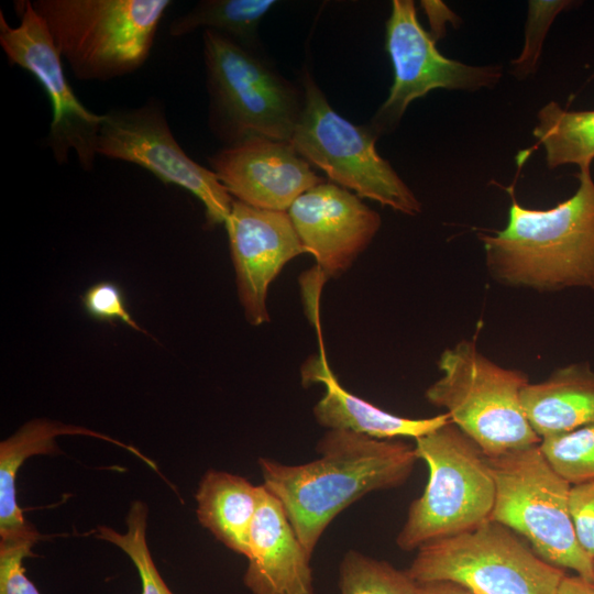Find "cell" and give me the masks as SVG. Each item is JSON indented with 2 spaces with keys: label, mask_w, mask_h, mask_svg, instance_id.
Here are the masks:
<instances>
[{
  "label": "cell",
  "mask_w": 594,
  "mask_h": 594,
  "mask_svg": "<svg viewBox=\"0 0 594 594\" xmlns=\"http://www.w3.org/2000/svg\"><path fill=\"white\" fill-rule=\"evenodd\" d=\"M316 451L319 458L298 465L258 459L263 485L311 556L338 514L371 492L404 484L418 460L406 442L349 430H328Z\"/></svg>",
  "instance_id": "1"
},
{
  "label": "cell",
  "mask_w": 594,
  "mask_h": 594,
  "mask_svg": "<svg viewBox=\"0 0 594 594\" xmlns=\"http://www.w3.org/2000/svg\"><path fill=\"white\" fill-rule=\"evenodd\" d=\"M576 177V191L544 210L521 206L514 188H506L510 206L505 228L479 235L495 279L540 292L594 290V180L590 168Z\"/></svg>",
  "instance_id": "2"
},
{
  "label": "cell",
  "mask_w": 594,
  "mask_h": 594,
  "mask_svg": "<svg viewBox=\"0 0 594 594\" xmlns=\"http://www.w3.org/2000/svg\"><path fill=\"white\" fill-rule=\"evenodd\" d=\"M208 123L224 146L252 136L290 141L300 119L304 88L282 76L256 51L204 30Z\"/></svg>",
  "instance_id": "3"
},
{
  "label": "cell",
  "mask_w": 594,
  "mask_h": 594,
  "mask_svg": "<svg viewBox=\"0 0 594 594\" xmlns=\"http://www.w3.org/2000/svg\"><path fill=\"white\" fill-rule=\"evenodd\" d=\"M63 62L79 80L106 81L147 61L169 0H35Z\"/></svg>",
  "instance_id": "4"
},
{
  "label": "cell",
  "mask_w": 594,
  "mask_h": 594,
  "mask_svg": "<svg viewBox=\"0 0 594 594\" xmlns=\"http://www.w3.org/2000/svg\"><path fill=\"white\" fill-rule=\"evenodd\" d=\"M415 441L429 479L396 538L405 551L476 529L491 520L495 503L488 458L454 424L449 421Z\"/></svg>",
  "instance_id": "5"
},
{
  "label": "cell",
  "mask_w": 594,
  "mask_h": 594,
  "mask_svg": "<svg viewBox=\"0 0 594 594\" xmlns=\"http://www.w3.org/2000/svg\"><path fill=\"white\" fill-rule=\"evenodd\" d=\"M438 367L442 376L427 388V400L444 408L451 422L486 457L540 443L520 403V392L529 383L526 373L497 365L479 351L475 340L446 349Z\"/></svg>",
  "instance_id": "6"
},
{
  "label": "cell",
  "mask_w": 594,
  "mask_h": 594,
  "mask_svg": "<svg viewBox=\"0 0 594 594\" xmlns=\"http://www.w3.org/2000/svg\"><path fill=\"white\" fill-rule=\"evenodd\" d=\"M488 462L495 482L491 520L522 536L548 563L594 581V560L581 548L570 513L571 484L552 469L539 444Z\"/></svg>",
  "instance_id": "7"
},
{
  "label": "cell",
  "mask_w": 594,
  "mask_h": 594,
  "mask_svg": "<svg viewBox=\"0 0 594 594\" xmlns=\"http://www.w3.org/2000/svg\"><path fill=\"white\" fill-rule=\"evenodd\" d=\"M406 572L417 584L449 581L473 594H557L566 574L494 520L422 546Z\"/></svg>",
  "instance_id": "8"
},
{
  "label": "cell",
  "mask_w": 594,
  "mask_h": 594,
  "mask_svg": "<svg viewBox=\"0 0 594 594\" xmlns=\"http://www.w3.org/2000/svg\"><path fill=\"white\" fill-rule=\"evenodd\" d=\"M305 105L290 143L311 166L331 183L408 216L421 204L391 164L376 151L377 135L356 125L328 102L309 72L302 75Z\"/></svg>",
  "instance_id": "9"
},
{
  "label": "cell",
  "mask_w": 594,
  "mask_h": 594,
  "mask_svg": "<svg viewBox=\"0 0 594 594\" xmlns=\"http://www.w3.org/2000/svg\"><path fill=\"white\" fill-rule=\"evenodd\" d=\"M97 155L139 165L165 184L177 185L204 205L208 227L224 223L233 198L213 170L195 162L176 141L162 102L102 113Z\"/></svg>",
  "instance_id": "10"
},
{
  "label": "cell",
  "mask_w": 594,
  "mask_h": 594,
  "mask_svg": "<svg viewBox=\"0 0 594 594\" xmlns=\"http://www.w3.org/2000/svg\"><path fill=\"white\" fill-rule=\"evenodd\" d=\"M19 23L11 26L0 11V45L11 65L33 75L53 110L46 145L58 164L74 152L80 167L91 170L102 114L87 109L76 97L64 72L63 58L32 1H14Z\"/></svg>",
  "instance_id": "11"
},
{
  "label": "cell",
  "mask_w": 594,
  "mask_h": 594,
  "mask_svg": "<svg viewBox=\"0 0 594 594\" xmlns=\"http://www.w3.org/2000/svg\"><path fill=\"white\" fill-rule=\"evenodd\" d=\"M385 46L394 80L370 125L377 136L392 131L409 103L433 89L476 91L494 87L503 76L501 65L472 66L443 56L419 23L411 0L392 2Z\"/></svg>",
  "instance_id": "12"
},
{
  "label": "cell",
  "mask_w": 594,
  "mask_h": 594,
  "mask_svg": "<svg viewBox=\"0 0 594 594\" xmlns=\"http://www.w3.org/2000/svg\"><path fill=\"white\" fill-rule=\"evenodd\" d=\"M287 212L322 278L346 271L381 227L380 215L359 196L329 182L305 191Z\"/></svg>",
  "instance_id": "13"
},
{
  "label": "cell",
  "mask_w": 594,
  "mask_h": 594,
  "mask_svg": "<svg viewBox=\"0 0 594 594\" xmlns=\"http://www.w3.org/2000/svg\"><path fill=\"white\" fill-rule=\"evenodd\" d=\"M209 164L232 198L265 210L288 211L300 195L324 182L289 141L263 136L223 146Z\"/></svg>",
  "instance_id": "14"
},
{
  "label": "cell",
  "mask_w": 594,
  "mask_h": 594,
  "mask_svg": "<svg viewBox=\"0 0 594 594\" xmlns=\"http://www.w3.org/2000/svg\"><path fill=\"white\" fill-rule=\"evenodd\" d=\"M224 226L245 317L252 326L268 322L271 283L285 264L306 251L287 211L260 209L233 198Z\"/></svg>",
  "instance_id": "15"
},
{
  "label": "cell",
  "mask_w": 594,
  "mask_h": 594,
  "mask_svg": "<svg viewBox=\"0 0 594 594\" xmlns=\"http://www.w3.org/2000/svg\"><path fill=\"white\" fill-rule=\"evenodd\" d=\"M310 559L283 505L263 485L251 527L244 585L253 594H314Z\"/></svg>",
  "instance_id": "16"
},
{
  "label": "cell",
  "mask_w": 594,
  "mask_h": 594,
  "mask_svg": "<svg viewBox=\"0 0 594 594\" xmlns=\"http://www.w3.org/2000/svg\"><path fill=\"white\" fill-rule=\"evenodd\" d=\"M301 377L304 385L326 386L324 396L314 407V416L329 430H349L381 440L416 439L451 421L447 413L422 419L396 416L353 395L341 386L323 354L305 363Z\"/></svg>",
  "instance_id": "17"
},
{
  "label": "cell",
  "mask_w": 594,
  "mask_h": 594,
  "mask_svg": "<svg viewBox=\"0 0 594 594\" xmlns=\"http://www.w3.org/2000/svg\"><path fill=\"white\" fill-rule=\"evenodd\" d=\"M62 435H87L112 442L144 461L151 469L154 461L136 448L119 440L78 426L59 421L36 419L23 425L15 433L0 443V539H40L37 530L24 519L16 503L15 477L23 462L33 455L56 454L59 452L55 438Z\"/></svg>",
  "instance_id": "18"
},
{
  "label": "cell",
  "mask_w": 594,
  "mask_h": 594,
  "mask_svg": "<svg viewBox=\"0 0 594 594\" xmlns=\"http://www.w3.org/2000/svg\"><path fill=\"white\" fill-rule=\"evenodd\" d=\"M524 414L542 439L594 424V371L587 363L556 370L520 392Z\"/></svg>",
  "instance_id": "19"
},
{
  "label": "cell",
  "mask_w": 594,
  "mask_h": 594,
  "mask_svg": "<svg viewBox=\"0 0 594 594\" xmlns=\"http://www.w3.org/2000/svg\"><path fill=\"white\" fill-rule=\"evenodd\" d=\"M263 485L223 471L209 470L196 492L197 518L221 543L232 551L250 554V534Z\"/></svg>",
  "instance_id": "20"
},
{
  "label": "cell",
  "mask_w": 594,
  "mask_h": 594,
  "mask_svg": "<svg viewBox=\"0 0 594 594\" xmlns=\"http://www.w3.org/2000/svg\"><path fill=\"white\" fill-rule=\"evenodd\" d=\"M534 136L546 151L547 165L590 168L594 160V110L572 111L550 101L538 112Z\"/></svg>",
  "instance_id": "21"
},
{
  "label": "cell",
  "mask_w": 594,
  "mask_h": 594,
  "mask_svg": "<svg viewBox=\"0 0 594 594\" xmlns=\"http://www.w3.org/2000/svg\"><path fill=\"white\" fill-rule=\"evenodd\" d=\"M274 0H204L177 16L168 26L172 36H183L199 28L219 32L244 47L256 51L257 30Z\"/></svg>",
  "instance_id": "22"
},
{
  "label": "cell",
  "mask_w": 594,
  "mask_h": 594,
  "mask_svg": "<svg viewBox=\"0 0 594 594\" xmlns=\"http://www.w3.org/2000/svg\"><path fill=\"white\" fill-rule=\"evenodd\" d=\"M338 583L340 594H418L406 571L356 550L342 558Z\"/></svg>",
  "instance_id": "23"
},
{
  "label": "cell",
  "mask_w": 594,
  "mask_h": 594,
  "mask_svg": "<svg viewBox=\"0 0 594 594\" xmlns=\"http://www.w3.org/2000/svg\"><path fill=\"white\" fill-rule=\"evenodd\" d=\"M147 507L134 501L127 516V532L98 526L96 537L119 547L132 561L141 580V594H174L163 580L146 541Z\"/></svg>",
  "instance_id": "24"
},
{
  "label": "cell",
  "mask_w": 594,
  "mask_h": 594,
  "mask_svg": "<svg viewBox=\"0 0 594 594\" xmlns=\"http://www.w3.org/2000/svg\"><path fill=\"white\" fill-rule=\"evenodd\" d=\"M539 448L552 469L571 485L594 481V424L542 438Z\"/></svg>",
  "instance_id": "25"
},
{
  "label": "cell",
  "mask_w": 594,
  "mask_h": 594,
  "mask_svg": "<svg viewBox=\"0 0 594 594\" xmlns=\"http://www.w3.org/2000/svg\"><path fill=\"white\" fill-rule=\"evenodd\" d=\"M569 0H531L528 2V18L525 45L520 55L512 61L513 73L522 78L535 73L542 50L543 40L554 18L569 8Z\"/></svg>",
  "instance_id": "26"
},
{
  "label": "cell",
  "mask_w": 594,
  "mask_h": 594,
  "mask_svg": "<svg viewBox=\"0 0 594 594\" xmlns=\"http://www.w3.org/2000/svg\"><path fill=\"white\" fill-rule=\"evenodd\" d=\"M37 539H0V594H41L25 575L23 560Z\"/></svg>",
  "instance_id": "27"
},
{
  "label": "cell",
  "mask_w": 594,
  "mask_h": 594,
  "mask_svg": "<svg viewBox=\"0 0 594 594\" xmlns=\"http://www.w3.org/2000/svg\"><path fill=\"white\" fill-rule=\"evenodd\" d=\"M86 312L96 320L113 323L120 320L136 331L145 332L131 316L122 288L110 280L98 282L81 296Z\"/></svg>",
  "instance_id": "28"
},
{
  "label": "cell",
  "mask_w": 594,
  "mask_h": 594,
  "mask_svg": "<svg viewBox=\"0 0 594 594\" xmlns=\"http://www.w3.org/2000/svg\"><path fill=\"white\" fill-rule=\"evenodd\" d=\"M569 504L576 539L594 560V481L571 485Z\"/></svg>",
  "instance_id": "29"
},
{
  "label": "cell",
  "mask_w": 594,
  "mask_h": 594,
  "mask_svg": "<svg viewBox=\"0 0 594 594\" xmlns=\"http://www.w3.org/2000/svg\"><path fill=\"white\" fill-rule=\"evenodd\" d=\"M557 594H594V581L578 574H565L559 584Z\"/></svg>",
  "instance_id": "30"
},
{
  "label": "cell",
  "mask_w": 594,
  "mask_h": 594,
  "mask_svg": "<svg viewBox=\"0 0 594 594\" xmlns=\"http://www.w3.org/2000/svg\"><path fill=\"white\" fill-rule=\"evenodd\" d=\"M418 594H473L465 587L449 581L417 584Z\"/></svg>",
  "instance_id": "31"
}]
</instances>
